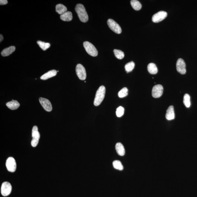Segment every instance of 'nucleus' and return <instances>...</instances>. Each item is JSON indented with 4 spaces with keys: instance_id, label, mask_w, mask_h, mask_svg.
Segmentation results:
<instances>
[{
    "instance_id": "f257e3e1",
    "label": "nucleus",
    "mask_w": 197,
    "mask_h": 197,
    "mask_svg": "<svg viewBox=\"0 0 197 197\" xmlns=\"http://www.w3.org/2000/svg\"><path fill=\"white\" fill-rule=\"evenodd\" d=\"M75 10L78 15V18L81 21L86 22L88 20V16L85 10L84 6L82 4H78L76 5Z\"/></svg>"
},
{
    "instance_id": "f03ea898",
    "label": "nucleus",
    "mask_w": 197,
    "mask_h": 197,
    "mask_svg": "<svg viewBox=\"0 0 197 197\" xmlns=\"http://www.w3.org/2000/svg\"><path fill=\"white\" fill-rule=\"evenodd\" d=\"M106 88L105 87L102 85L99 87L96 94L95 99L94 100V104L96 106L100 105L103 100L105 97Z\"/></svg>"
},
{
    "instance_id": "7ed1b4c3",
    "label": "nucleus",
    "mask_w": 197,
    "mask_h": 197,
    "mask_svg": "<svg viewBox=\"0 0 197 197\" xmlns=\"http://www.w3.org/2000/svg\"><path fill=\"white\" fill-rule=\"evenodd\" d=\"M83 46L87 53L93 57L97 56L98 55V52L95 47L91 43L85 41L83 43Z\"/></svg>"
},
{
    "instance_id": "20e7f679",
    "label": "nucleus",
    "mask_w": 197,
    "mask_h": 197,
    "mask_svg": "<svg viewBox=\"0 0 197 197\" xmlns=\"http://www.w3.org/2000/svg\"><path fill=\"white\" fill-rule=\"evenodd\" d=\"M32 140L31 141V146L33 147H36L39 142L40 138V134L38 132L37 126H35L33 127L32 130Z\"/></svg>"
},
{
    "instance_id": "39448f33",
    "label": "nucleus",
    "mask_w": 197,
    "mask_h": 197,
    "mask_svg": "<svg viewBox=\"0 0 197 197\" xmlns=\"http://www.w3.org/2000/svg\"><path fill=\"white\" fill-rule=\"evenodd\" d=\"M107 24L110 29L116 34H120L122 33V29L118 24L111 19L107 21Z\"/></svg>"
},
{
    "instance_id": "423d86ee",
    "label": "nucleus",
    "mask_w": 197,
    "mask_h": 197,
    "mask_svg": "<svg viewBox=\"0 0 197 197\" xmlns=\"http://www.w3.org/2000/svg\"><path fill=\"white\" fill-rule=\"evenodd\" d=\"M6 165L7 170L9 172H14L16 170V163L14 158L13 157H9L7 159Z\"/></svg>"
},
{
    "instance_id": "0eeeda50",
    "label": "nucleus",
    "mask_w": 197,
    "mask_h": 197,
    "mask_svg": "<svg viewBox=\"0 0 197 197\" xmlns=\"http://www.w3.org/2000/svg\"><path fill=\"white\" fill-rule=\"evenodd\" d=\"M77 75L80 80L84 81L86 78V71L83 66L81 64H78L76 68Z\"/></svg>"
},
{
    "instance_id": "6e6552de",
    "label": "nucleus",
    "mask_w": 197,
    "mask_h": 197,
    "mask_svg": "<svg viewBox=\"0 0 197 197\" xmlns=\"http://www.w3.org/2000/svg\"><path fill=\"white\" fill-rule=\"evenodd\" d=\"M12 186L10 183L8 182L3 183L1 188V194L3 196H6L11 193Z\"/></svg>"
},
{
    "instance_id": "1a4fd4ad",
    "label": "nucleus",
    "mask_w": 197,
    "mask_h": 197,
    "mask_svg": "<svg viewBox=\"0 0 197 197\" xmlns=\"http://www.w3.org/2000/svg\"><path fill=\"white\" fill-rule=\"evenodd\" d=\"M163 87L162 85L157 84L153 87L152 91V95L154 98H159L163 95Z\"/></svg>"
},
{
    "instance_id": "9d476101",
    "label": "nucleus",
    "mask_w": 197,
    "mask_h": 197,
    "mask_svg": "<svg viewBox=\"0 0 197 197\" xmlns=\"http://www.w3.org/2000/svg\"><path fill=\"white\" fill-rule=\"evenodd\" d=\"M167 16V13L166 12L160 11L153 16L152 20L153 22H159L166 18Z\"/></svg>"
},
{
    "instance_id": "9b49d317",
    "label": "nucleus",
    "mask_w": 197,
    "mask_h": 197,
    "mask_svg": "<svg viewBox=\"0 0 197 197\" xmlns=\"http://www.w3.org/2000/svg\"><path fill=\"white\" fill-rule=\"evenodd\" d=\"M176 68L177 72L182 75H184L186 72V64L184 61L182 59H179L176 63Z\"/></svg>"
},
{
    "instance_id": "f8f14e48",
    "label": "nucleus",
    "mask_w": 197,
    "mask_h": 197,
    "mask_svg": "<svg viewBox=\"0 0 197 197\" xmlns=\"http://www.w3.org/2000/svg\"><path fill=\"white\" fill-rule=\"evenodd\" d=\"M39 101L40 103L45 111L48 112H50L52 111V104L49 100L43 97H40Z\"/></svg>"
},
{
    "instance_id": "ddd939ff",
    "label": "nucleus",
    "mask_w": 197,
    "mask_h": 197,
    "mask_svg": "<svg viewBox=\"0 0 197 197\" xmlns=\"http://www.w3.org/2000/svg\"><path fill=\"white\" fill-rule=\"evenodd\" d=\"M165 117L166 119L168 120H172L175 119V114L173 106H171L168 107L167 111Z\"/></svg>"
},
{
    "instance_id": "4468645a",
    "label": "nucleus",
    "mask_w": 197,
    "mask_h": 197,
    "mask_svg": "<svg viewBox=\"0 0 197 197\" xmlns=\"http://www.w3.org/2000/svg\"><path fill=\"white\" fill-rule=\"evenodd\" d=\"M15 47L10 46L8 48L5 49L1 52V55L3 57L8 56L15 51Z\"/></svg>"
},
{
    "instance_id": "2eb2a0df",
    "label": "nucleus",
    "mask_w": 197,
    "mask_h": 197,
    "mask_svg": "<svg viewBox=\"0 0 197 197\" xmlns=\"http://www.w3.org/2000/svg\"><path fill=\"white\" fill-rule=\"evenodd\" d=\"M57 71L56 70H52L48 71V72L43 75L42 76H41L40 78L42 80H46L55 76L57 75Z\"/></svg>"
},
{
    "instance_id": "dca6fc26",
    "label": "nucleus",
    "mask_w": 197,
    "mask_h": 197,
    "mask_svg": "<svg viewBox=\"0 0 197 197\" xmlns=\"http://www.w3.org/2000/svg\"><path fill=\"white\" fill-rule=\"evenodd\" d=\"M6 106L8 108L12 110H16L20 107V104L18 101L13 100L7 103Z\"/></svg>"
},
{
    "instance_id": "f3484780",
    "label": "nucleus",
    "mask_w": 197,
    "mask_h": 197,
    "mask_svg": "<svg viewBox=\"0 0 197 197\" xmlns=\"http://www.w3.org/2000/svg\"><path fill=\"white\" fill-rule=\"evenodd\" d=\"M60 17L61 20L64 21H70L72 20V14L71 11H67L61 15Z\"/></svg>"
},
{
    "instance_id": "a211bd4d",
    "label": "nucleus",
    "mask_w": 197,
    "mask_h": 197,
    "mask_svg": "<svg viewBox=\"0 0 197 197\" xmlns=\"http://www.w3.org/2000/svg\"><path fill=\"white\" fill-rule=\"evenodd\" d=\"M116 149L118 154L123 156L125 154V151L124 147L121 143H117L116 145Z\"/></svg>"
},
{
    "instance_id": "6ab92c4d",
    "label": "nucleus",
    "mask_w": 197,
    "mask_h": 197,
    "mask_svg": "<svg viewBox=\"0 0 197 197\" xmlns=\"http://www.w3.org/2000/svg\"><path fill=\"white\" fill-rule=\"evenodd\" d=\"M67 9L66 7L63 5L59 4L56 7V11L59 14L62 15L67 11Z\"/></svg>"
},
{
    "instance_id": "aec40b11",
    "label": "nucleus",
    "mask_w": 197,
    "mask_h": 197,
    "mask_svg": "<svg viewBox=\"0 0 197 197\" xmlns=\"http://www.w3.org/2000/svg\"><path fill=\"white\" fill-rule=\"evenodd\" d=\"M148 70L150 74L155 75L158 72V69L157 66L153 63H151L148 66Z\"/></svg>"
},
{
    "instance_id": "412c9836",
    "label": "nucleus",
    "mask_w": 197,
    "mask_h": 197,
    "mask_svg": "<svg viewBox=\"0 0 197 197\" xmlns=\"http://www.w3.org/2000/svg\"><path fill=\"white\" fill-rule=\"evenodd\" d=\"M131 5L134 9L138 11L142 8V5L137 0H132L130 2Z\"/></svg>"
},
{
    "instance_id": "4be33fe9",
    "label": "nucleus",
    "mask_w": 197,
    "mask_h": 197,
    "mask_svg": "<svg viewBox=\"0 0 197 197\" xmlns=\"http://www.w3.org/2000/svg\"><path fill=\"white\" fill-rule=\"evenodd\" d=\"M135 63L133 62L128 63L125 65V69L127 73L132 72L135 68Z\"/></svg>"
},
{
    "instance_id": "5701e85b",
    "label": "nucleus",
    "mask_w": 197,
    "mask_h": 197,
    "mask_svg": "<svg viewBox=\"0 0 197 197\" xmlns=\"http://www.w3.org/2000/svg\"><path fill=\"white\" fill-rule=\"evenodd\" d=\"M183 103L186 107L189 108L190 107V97L188 94H186L184 95Z\"/></svg>"
},
{
    "instance_id": "b1692460",
    "label": "nucleus",
    "mask_w": 197,
    "mask_h": 197,
    "mask_svg": "<svg viewBox=\"0 0 197 197\" xmlns=\"http://www.w3.org/2000/svg\"><path fill=\"white\" fill-rule=\"evenodd\" d=\"M37 44L44 51L49 48L50 44L49 43H46L40 41H37Z\"/></svg>"
},
{
    "instance_id": "393cba45",
    "label": "nucleus",
    "mask_w": 197,
    "mask_h": 197,
    "mask_svg": "<svg viewBox=\"0 0 197 197\" xmlns=\"http://www.w3.org/2000/svg\"><path fill=\"white\" fill-rule=\"evenodd\" d=\"M113 166L115 169L119 170H123V167L121 162L118 160H116L113 162Z\"/></svg>"
},
{
    "instance_id": "a878e982",
    "label": "nucleus",
    "mask_w": 197,
    "mask_h": 197,
    "mask_svg": "<svg viewBox=\"0 0 197 197\" xmlns=\"http://www.w3.org/2000/svg\"><path fill=\"white\" fill-rule=\"evenodd\" d=\"M114 52L115 56L120 60L123 59L125 56L124 53L121 50L114 49Z\"/></svg>"
},
{
    "instance_id": "bb28decb",
    "label": "nucleus",
    "mask_w": 197,
    "mask_h": 197,
    "mask_svg": "<svg viewBox=\"0 0 197 197\" xmlns=\"http://www.w3.org/2000/svg\"><path fill=\"white\" fill-rule=\"evenodd\" d=\"M128 90L126 87L123 88L118 92V96L120 98H123L128 95Z\"/></svg>"
},
{
    "instance_id": "cd10ccee",
    "label": "nucleus",
    "mask_w": 197,
    "mask_h": 197,
    "mask_svg": "<svg viewBox=\"0 0 197 197\" xmlns=\"http://www.w3.org/2000/svg\"><path fill=\"white\" fill-rule=\"evenodd\" d=\"M124 108L122 106H119L116 109V113L117 116L118 117H121L124 114Z\"/></svg>"
},
{
    "instance_id": "c85d7f7f",
    "label": "nucleus",
    "mask_w": 197,
    "mask_h": 197,
    "mask_svg": "<svg viewBox=\"0 0 197 197\" xmlns=\"http://www.w3.org/2000/svg\"><path fill=\"white\" fill-rule=\"evenodd\" d=\"M8 1L7 0H1L0 1V5H5L8 4Z\"/></svg>"
},
{
    "instance_id": "c756f323",
    "label": "nucleus",
    "mask_w": 197,
    "mask_h": 197,
    "mask_svg": "<svg viewBox=\"0 0 197 197\" xmlns=\"http://www.w3.org/2000/svg\"><path fill=\"white\" fill-rule=\"evenodd\" d=\"M3 37L2 35H0V41H1V42L3 41Z\"/></svg>"
}]
</instances>
